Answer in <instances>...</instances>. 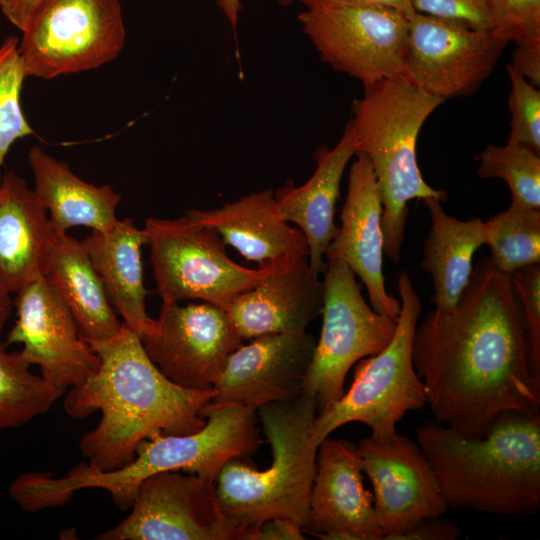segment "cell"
I'll list each match as a JSON object with an SVG mask.
<instances>
[{
	"mask_svg": "<svg viewBox=\"0 0 540 540\" xmlns=\"http://www.w3.org/2000/svg\"><path fill=\"white\" fill-rule=\"evenodd\" d=\"M412 360L435 422L480 437L503 413L540 414L522 307L510 275L479 260L457 304L416 326Z\"/></svg>",
	"mask_w": 540,
	"mask_h": 540,
	"instance_id": "obj_1",
	"label": "cell"
},
{
	"mask_svg": "<svg viewBox=\"0 0 540 540\" xmlns=\"http://www.w3.org/2000/svg\"><path fill=\"white\" fill-rule=\"evenodd\" d=\"M90 345L99 366L84 382L68 389L63 406L74 418L101 412L97 426L79 442L91 468L119 469L134 459L143 440L204 427L205 409L215 390L174 384L149 358L136 332L123 324L113 338Z\"/></svg>",
	"mask_w": 540,
	"mask_h": 540,
	"instance_id": "obj_2",
	"label": "cell"
},
{
	"mask_svg": "<svg viewBox=\"0 0 540 540\" xmlns=\"http://www.w3.org/2000/svg\"><path fill=\"white\" fill-rule=\"evenodd\" d=\"M448 507L507 516L540 510V414H501L480 437L427 422L416 429Z\"/></svg>",
	"mask_w": 540,
	"mask_h": 540,
	"instance_id": "obj_3",
	"label": "cell"
},
{
	"mask_svg": "<svg viewBox=\"0 0 540 540\" xmlns=\"http://www.w3.org/2000/svg\"><path fill=\"white\" fill-rule=\"evenodd\" d=\"M257 412L271 447V465L259 471L234 458L216 478L220 507L236 529L238 540H250L262 523L272 519L291 521L303 531L316 472L318 445L312 438L315 399L301 391Z\"/></svg>",
	"mask_w": 540,
	"mask_h": 540,
	"instance_id": "obj_4",
	"label": "cell"
},
{
	"mask_svg": "<svg viewBox=\"0 0 540 540\" xmlns=\"http://www.w3.org/2000/svg\"><path fill=\"white\" fill-rule=\"evenodd\" d=\"M444 101L417 87L405 75L364 86L353 102L347 124L356 153L364 154L375 174L381 201L384 255L398 262L413 199L445 201L447 193L432 188L417 161V139L429 115Z\"/></svg>",
	"mask_w": 540,
	"mask_h": 540,
	"instance_id": "obj_5",
	"label": "cell"
},
{
	"mask_svg": "<svg viewBox=\"0 0 540 540\" xmlns=\"http://www.w3.org/2000/svg\"><path fill=\"white\" fill-rule=\"evenodd\" d=\"M206 424L199 431L182 435L158 434L143 440L134 459L108 472L87 463L75 466L61 478L46 475L40 493L51 506L68 502L76 490L108 491L121 510L131 508L138 486L147 477L163 471H182L217 478L231 459L246 456L259 445L256 410L235 403H211L205 409Z\"/></svg>",
	"mask_w": 540,
	"mask_h": 540,
	"instance_id": "obj_6",
	"label": "cell"
},
{
	"mask_svg": "<svg viewBox=\"0 0 540 540\" xmlns=\"http://www.w3.org/2000/svg\"><path fill=\"white\" fill-rule=\"evenodd\" d=\"M397 288L401 311L391 341L377 354L359 360L348 391L317 413L312 428L316 445L351 422L368 426L375 440H390L407 412L426 405L424 385L412 360L421 301L407 272L399 275Z\"/></svg>",
	"mask_w": 540,
	"mask_h": 540,
	"instance_id": "obj_7",
	"label": "cell"
},
{
	"mask_svg": "<svg viewBox=\"0 0 540 540\" xmlns=\"http://www.w3.org/2000/svg\"><path fill=\"white\" fill-rule=\"evenodd\" d=\"M147 245L162 304L199 300L226 311L231 302L266 275V266L244 267L227 255L219 234L188 215L149 217Z\"/></svg>",
	"mask_w": 540,
	"mask_h": 540,
	"instance_id": "obj_8",
	"label": "cell"
},
{
	"mask_svg": "<svg viewBox=\"0 0 540 540\" xmlns=\"http://www.w3.org/2000/svg\"><path fill=\"white\" fill-rule=\"evenodd\" d=\"M21 33L27 77L40 79L102 67L126 42L120 0H45Z\"/></svg>",
	"mask_w": 540,
	"mask_h": 540,
	"instance_id": "obj_9",
	"label": "cell"
},
{
	"mask_svg": "<svg viewBox=\"0 0 540 540\" xmlns=\"http://www.w3.org/2000/svg\"><path fill=\"white\" fill-rule=\"evenodd\" d=\"M323 273L322 328L302 389L315 399L317 413L341 398L350 368L380 352L397 323L366 302L346 263L327 259Z\"/></svg>",
	"mask_w": 540,
	"mask_h": 540,
	"instance_id": "obj_10",
	"label": "cell"
},
{
	"mask_svg": "<svg viewBox=\"0 0 540 540\" xmlns=\"http://www.w3.org/2000/svg\"><path fill=\"white\" fill-rule=\"evenodd\" d=\"M411 18L394 9L318 4L298 16L323 62L363 86L404 75Z\"/></svg>",
	"mask_w": 540,
	"mask_h": 540,
	"instance_id": "obj_11",
	"label": "cell"
},
{
	"mask_svg": "<svg viewBox=\"0 0 540 540\" xmlns=\"http://www.w3.org/2000/svg\"><path fill=\"white\" fill-rule=\"evenodd\" d=\"M131 512L99 540H238L220 507L216 478L163 471L138 486Z\"/></svg>",
	"mask_w": 540,
	"mask_h": 540,
	"instance_id": "obj_12",
	"label": "cell"
},
{
	"mask_svg": "<svg viewBox=\"0 0 540 540\" xmlns=\"http://www.w3.org/2000/svg\"><path fill=\"white\" fill-rule=\"evenodd\" d=\"M508 42L492 29H476L415 13L410 20L404 75L443 101L476 92Z\"/></svg>",
	"mask_w": 540,
	"mask_h": 540,
	"instance_id": "obj_13",
	"label": "cell"
},
{
	"mask_svg": "<svg viewBox=\"0 0 540 540\" xmlns=\"http://www.w3.org/2000/svg\"><path fill=\"white\" fill-rule=\"evenodd\" d=\"M155 320L141 340L158 369L185 389L214 390L228 356L243 342L227 312L206 302L169 303Z\"/></svg>",
	"mask_w": 540,
	"mask_h": 540,
	"instance_id": "obj_14",
	"label": "cell"
},
{
	"mask_svg": "<svg viewBox=\"0 0 540 540\" xmlns=\"http://www.w3.org/2000/svg\"><path fill=\"white\" fill-rule=\"evenodd\" d=\"M16 320L5 344H21V357L62 394L84 382L99 357L83 339L76 322L44 276L15 293Z\"/></svg>",
	"mask_w": 540,
	"mask_h": 540,
	"instance_id": "obj_15",
	"label": "cell"
},
{
	"mask_svg": "<svg viewBox=\"0 0 540 540\" xmlns=\"http://www.w3.org/2000/svg\"><path fill=\"white\" fill-rule=\"evenodd\" d=\"M363 471L373 486L382 539L396 540L418 521L449 508L418 443L396 434L387 441L371 436L358 444Z\"/></svg>",
	"mask_w": 540,
	"mask_h": 540,
	"instance_id": "obj_16",
	"label": "cell"
},
{
	"mask_svg": "<svg viewBox=\"0 0 540 540\" xmlns=\"http://www.w3.org/2000/svg\"><path fill=\"white\" fill-rule=\"evenodd\" d=\"M316 341L303 332L265 334L241 344L227 358L213 403L258 408L301 393Z\"/></svg>",
	"mask_w": 540,
	"mask_h": 540,
	"instance_id": "obj_17",
	"label": "cell"
},
{
	"mask_svg": "<svg viewBox=\"0 0 540 540\" xmlns=\"http://www.w3.org/2000/svg\"><path fill=\"white\" fill-rule=\"evenodd\" d=\"M363 472L358 446L326 437L317 449L303 532L325 540L382 539L373 494L363 485Z\"/></svg>",
	"mask_w": 540,
	"mask_h": 540,
	"instance_id": "obj_18",
	"label": "cell"
},
{
	"mask_svg": "<svg viewBox=\"0 0 540 540\" xmlns=\"http://www.w3.org/2000/svg\"><path fill=\"white\" fill-rule=\"evenodd\" d=\"M265 277L226 309L243 340L274 333L303 332L322 312L324 284L307 255L262 262Z\"/></svg>",
	"mask_w": 540,
	"mask_h": 540,
	"instance_id": "obj_19",
	"label": "cell"
},
{
	"mask_svg": "<svg viewBox=\"0 0 540 540\" xmlns=\"http://www.w3.org/2000/svg\"><path fill=\"white\" fill-rule=\"evenodd\" d=\"M355 156L340 214L341 225L325 257L346 263L366 287L371 307L397 321L401 303L387 292L383 274L382 201L378 183L368 158L362 153Z\"/></svg>",
	"mask_w": 540,
	"mask_h": 540,
	"instance_id": "obj_20",
	"label": "cell"
},
{
	"mask_svg": "<svg viewBox=\"0 0 540 540\" xmlns=\"http://www.w3.org/2000/svg\"><path fill=\"white\" fill-rule=\"evenodd\" d=\"M355 154L353 137L346 126L333 148L322 145L315 150V170L304 184L296 186L289 180L274 191L277 211L304 234L309 264L318 274L326 268L325 251L338 230L334 217L341 180Z\"/></svg>",
	"mask_w": 540,
	"mask_h": 540,
	"instance_id": "obj_21",
	"label": "cell"
},
{
	"mask_svg": "<svg viewBox=\"0 0 540 540\" xmlns=\"http://www.w3.org/2000/svg\"><path fill=\"white\" fill-rule=\"evenodd\" d=\"M56 233L34 190L13 171L0 181V279L11 294L44 276Z\"/></svg>",
	"mask_w": 540,
	"mask_h": 540,
	"instance_id": "obj_22",
	"label": "cell"
},
{
	"mask_svg": "<svg viewBox=\"0 0 540 540\" xmlns=\"http://www.w3.org/2000/svg\"><path fill=\"white\" fill-rule=\"evenodd\" d=\"M186 215L213 228L224 244L258 264L284 255L309 254L302 231L277 211L272 189L253 192L218 208L192 209Z\"/></svg>",
	"mask_w": 540,
	"mask_h": 540,
	"instance_id": "obj_23",
	"label": "cell"
},
{
	"mask_svg": "<svg viewBox=\"0 0 540 540\" xmlns=\"http://www.w3.org/2000/svg\"><path fill=\"white\" fill-rule=\"evenodd\" d=\"M82 244L122 323L140 338L151 334L156 320L146 311L148 291L141 259V249L147 245L144 229L131 218L118 219L110 231H92Z\"/></svg>",
	"mask_w": 540,
	"mask_h": 540,
	"instance_id": "obj_24",
	"label": "cell"
},
{
	"mask_svg": "<svg viewBox=\"0 0 540 540\" xmlns=\"http://www.w3.org/2000/svg\"><path fill=\"white\" fill-rule=\"evenodd\" d=\"M34 192L45 206L55 233L86 226L101 233L116 222L122 197L110 185L96 186L79 178L70 166L39 146L28 152Z\"/></svg>",
	"mask_w": 540,
	"mask_h": 540,
	"instance_id": "obj_25",
	"label": "cell"
},
{
	"mask_svg": "<svg viewBox=\"0 0 540 540\" xmlns=\"http://www.w3.org/2000/svg\"><path fill=\"white\" fill-rule=\"evenodd\" d=\"M44 277L70 310L89 344L113 338L123 323L111 306L103 284L82 242L56 233Z\"/></svg>",
	"mask_w": 540,
	"mask_h": 540,
	"instance_id": "obj_26",
	"label": "cell"
},
{
	"mask_svg": "<svg viewBox=\"0 0 540 540\" xmlns=\"http://www.w3.org/2000/svg\"><path fill=\"white\" fill-rule=\"evenodd\" d=\"M430 228L424 240L421 267L431 278V301L447 311L458 302L473 271V256L485 244L486 224L480 218L459 220L447 214L439 199L422 200Z\"/></svg>",
	"mask_w": 540,
	"mask_h": 540,
	"instance_id": "obj_27",
	"label": "cell"
},
{
	"mask_svg": "<svg viewBox=\"0 0 540 540\" xmlns=\"http://www.w3.org/2000/svg\"><path fill=\"white\" fill-rule=\"evenodd\" d=\"M63 394L31 371L19 351L0 339V429L22 426L46 413Z\"/></svg>",
	"mask_w": 540,
	"mask_h": 540,
	"instance_id": "obj_28",
	"label": "cell"
},
{
	"mask_svg": "<svg viewBox=\"0 0 540 540\" xmlns=\"http://www.w3.org/2000/svg\"><path fill=\"white\" fill-rule=\"evenodd\" d=\"M486 224V241L493 266L510 275L540 263V209L510 206Z\"/></svg>",
	"mask_w": 540,
	"mask_h": 540,
	"instance_id": "obj_29",
	"label": "cell"
},
{
	"mask_svg": "<svg viewBox=\"0 0 540 540\" xmlns=\"http://www.w3.org/2000/svg\"><path fill=\"white\" fill-rule=\"evenodd\" d=\"M480 178H500L511 193L510 206L540 209V155L524 145H487L480 153Z\"/></svg>",
	"mask_w": 540,
	"mask_h": 540,
	"instance_id": "obj_30",
	"label": "cell"
},
{
	"mask_svg": "<svg viewBox=\"0 0 540 540\" xmlns=\"http://www.w3.org/2000/svg\"><path fill=\"white\" fill-rule=\"evenodd\" d=\"M18 44L19 38L15 35L0 43V181L12 145L19 139L35 134L21 104L27 74Z\"/></svg>",
	"mask_w": 540,
	"mask_h": 540,
	"instance_id": "obj_31",
	"label": "cell"
},
{
	"mask_svg": "<svg viewBox=\"0 0 540 540\" xmlns=\"http://www.w3.org/2000/svg\"><path fill=\"white\" fill-rule=\"evenodd\" d=\"M508 99L511 114L507 143L527 146L540 153V91L517 73L509 64Z\"/></svg>",
	"mask_w": 540,
	"mask_h": 540,
	"instance_id": "obj_32",
	"label": "cell"
},
{
	"mask_svg": "<svg viewBox=\"0 0 540 540\" xmlns=\"http://www.w3.org/2000/svg\"><path fill=\"white\" fill-rule=\"evenodd\" d=\"M492 30L515 46L540 45V0H486Z\"/></svg>",
	"mask_w": 540,
	"mask_h": 540,
	"instance_id": "obj_33",
	"label": "cell"
},
{
	"mask_svg": "<svg viewBox=\"0 0 540 540\" xmlns=\"http://www.w3.org/2000/svg\"><path fill=\"white\" fill-rule=\"evenodd\" d=\"M510 278L522 307L530 368L540 381V263L518 269Z\"/></svg>",
	"mask_w": 540,
	"mask_h": 540,
	"instance_id": "obj_34",
	"label": "cell"
},
{
	"mask_svg": "<svg viewBox=\"0 0 540 540\" xmlns=\"http://www.w3.org/2000/svg\"><path fill=\"white\" fill-rule=\"evenodd\" d=\"M411 3L416 13L476 29H492L486 0H411Z\"/></svg>",
	"mask_w": 540,
	"mask_h": 540,
	"instance_id": "obj_35",
	"label": "cell"
},
{
	"mask_svg": "<svg viewBox=\"0 0 540 540\" xmlns=\"http://www.w3.org/2000/svg\"><path fill=\"white\" fill-rule=\"evenodd\" d=\"M461 531L454 523L440 516L424 518L400 534L396 540H455Z\"/></svg>",
	"mask_w": 540,
	"mask_h": 540,
	"instance_id": "obj_36",
	"label": "cell"
},
{
	"mask_svg": "<svg viewBox=\"0 0 540 540\" xmlns=\"http://www.w3.org/2000/svg\"><path fill=\"white\" fill-rule=\"evenodd\" d=\"M509 65L534 86L540 85V45L515 46Z\"/></svg>",
	"mask_w": 540,
	"mask_h": 540,
	"instance_id": "obj_37",
	"label": "cell"
},
{
	"mask_svg": "<svg viewBox=\"0 0 540 540\" xmlns=\"http://www.w3.org/2000/svg\"><path fill=\"white\" fill-rule=\"evenodd\" d=\"M305 539L301 527L291 521L272 519L262 523L250 540H301Z\"/></svg>",
	"mask_w": 540,
	"mask_h": 540,
	"instance_id": "obj_38",
	"label": "cell"
},
{
	"mask_svg": "<svg viewBox=\"0 0 540 540\" xmlns=\"http://www.w3.org/2000/svg\"><path fill=\"white\" fill-rule=\"evenodd\" d=\"M45 0H0L2 15L22 31Z\"/></svg>",
	"mask_w": 540,
	"mask_h": 540,
	"instance_id": "obj_39",
	"label": "cell"
},
{
	"mask_svg": "<svg viewBox=\"0 0 540 540\" xmlns=\"http://www.w3.org/2000/svg\"><path fill=\"white\" fill-rule=\"evenodd\" d=\"M305 7L318 4L385 7L397 10L412 18L415 15L411 0H299Z\"/></svg>",
	"mask_w": 540,
	"mask_h": 540,
	"instance_id": "obj_40",
	"label": "cell"
},
{
	"mask_svg": "<svg viewBox=\"0 0 540 540\" xmlns=\"http://www.w3.org/2000/svg\"><path fill=\"white\" fill-rule=\"evenodd\" d=\"M228 22L235 28L239 21L241 0H215Z\"/></svg>",
	"mask_w": 540,
	"mask_h": 540,
	"instance_id": "obj_41",
	"label": "cell"
},
{
	"mask_svg": "<svg viewBox=\"0 0 540 540\" xmlns=\"http://www.w3.org/2000/svg\"><path fill=\"white\" fill-rule=\"evenodd\" d=\"M14 308L11 293L0 279V335Z\"/></svg>",
	"mask_w": 540,
	"mask_h": 540,
	"instance_id": "obj_42",
	"label": "cell"
},
{
	"mask_svg": "<svg viewBox=\"0 0 540 540\" xmlns=\"http://www.w3.org/2000/svg\"><path fill=\"white\" fill-rule=\"evenodd\" d=\"M282 6H288L295 0H276Z\"/></svg>",
	"mask_w": 540,
	"mask_h": 540,
	"instance_id": "obj_43",
	"label": "cell"
},
{
	"mask_svg": "<svg viewBox=\"0 0 540 540\" xmlns=\"http://www.w3.org/2000/svg\"><path fill=\"white\" fill-rule=\"evenodd\" d=\"M1 43V42H0Z\"/></svg>",
	"mask_w": 540,
	"mask_h": 540,
	"instance_id": "obj_44",
	"label": "cell"
}]
</instances>
